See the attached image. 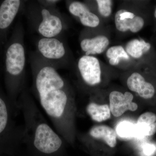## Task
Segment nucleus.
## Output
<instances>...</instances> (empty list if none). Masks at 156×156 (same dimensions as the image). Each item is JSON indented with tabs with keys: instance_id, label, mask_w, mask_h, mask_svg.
Returning a JSON list of instances; mask_svg holds the SVG:
<instances>
[{
	"instance_id": "obj_1",
	"label": "nucleus",
	"mask_w": 156,
	"mask_h": 156,
	"mask_svg": "<svg viewBox=\"0 0 156 156\" xmlns=\"http://www.w3.org/2000/svg\"><path fill=\"white\" fill-rule=\"evenodd\" d=\"M32 92L49 117L55 130L72 142L74 131L73 95L69 84L56 68L35 51L30 54Z\"/></svg>"
},
{
	"instance_id": "obj_2",
	"label": "nucleus",
	"mask_w": 156,
	"mask_h": 156,
	"mask_svg": "<svg viewBox=\"0 0 156 156\" xmlns=\"http://www.w3.org/2000/svg\"><path fill=\"white\" fill-rule=\"evenodd\" d=\"M17 104L24 119L23 145L31 156H61L64 139L48 124L27 88Z\"/></svg>"
},
{
	"instance_id": "obj_3",
	"label": "nucleus",
	"mask_w": 156,
	"mask_h": 156,
	"mask_svg": "<svg viewBox=\"0 0 156 156\" xmlns=\"http://www.w3.org/2000/svg\"><path fill=\"white\" fill-rule=\"evenodd\" d=\"M24 29L21 20L16 23L3 49L5 83L7 96L13 107L18 109V99L26 87Z\"/></svg>"
},
{
	"instance_id": "obj_4",
	"label": "nucleus",
	"mask_w": 156,
	"mask_h": 156,
	"mask_svg": "<svg viewBox=\"0 0 156 156\" xmlns=\"http://www.w3.org/2000/svg\"><path fill=\"white\" fill-rule=\"evenodd\" d=\"M23 13L30 27L40 37L61 36L67 28L65 17L57 8H46L37 1H26Z\"/></svg>"
},
{
	"instance_id": "obj_5",
	"label": "nucleus",
	"mask_w": 156,
	"mask_h": 156,
	"mask_svg": "<svg viewBox=\"0 0 156 156\" xmlns=\"http://www.w3.org/2000/svg\"><path fill=\"white\" fill-rule=\"evenodd\" d=\"M14 109L0 89V156L14 155L23 145V128L15 126L11 118Z\"/></svg>"
},
{
	"instance_id": "obj_6",
	"label": "nucleus",
	"mask_w": 156,
	"mask_h": 156,
	"mask_svg": "<svg viewBox=\"0 0 156 156\" xmlns=\"http://www.w3.org/2000/svg\"><path fill=\"white\" fill-rule=\"evenodd\" d=\"M38 54L57 70H75L76 61L63 35L55 37L39 36L35 42Z\"/></svg>"
},
{
	"instance_id": "obj_7",
	"label": "nucleus",
	"mask_w": 156,
	"mask_h": 156,
	"mask_svg": "<svg viewBox=\"0 0 156 156\" xmlns=\"http://www.w3.org/2000/svg\"><path fill=\"white\" fill-rule=\"evenodd\" d=\"M153 8L149 1L140 2L132 10L121 9L115 14V26L120 33L139 32L149 23L152 22Z\"/></svg>"
},
{
	"instance_id": "obj_8",
	"label": "nucleus",
	"mask_w": 156,
	"mask_h": 156,
	"mask_svg": "<svg viewBox=\"0 0 156 156\" xmlns=\"http://www.w3.org/2000/svg\"><path fill=\"white\" fill-rule=\"evenodd\" d=\"M126 85L128 89L142 100L156 102V70L144 66L136 65L128 75Z\"/></svg>"
},
{
	"instance_id": "obj_9",
	"label": "nucleus",
	"mask_w": 156,
	"mask_h": 156,
	"mask_svg": "<svg viewBox=\"0 0 156 156\" xmlns=\"http://www.w3.org/2000/svg\"><path fill=\"white\" fill-rule=\"evenodd\" d=\"M75 71L82 87L87 89L96 87L101 83L102 66L95 56H81L76 61Z\"/></svg>"
},
{
	"instance_id": "obj_10",
	"label": "nucleus",
	"mask_w": 156,
	"mask_h": 156,
	"mask_svg": "<svg viewBox=\"0 0 156 156\" xmlns=\"http://www.w3.org/2000/svg\"><path fill=\"white\" fill-rule=\"evenodd\" d=\"M26 1L4 0L0 4V54L9 40L11 26L17 16L23 13Z\"/></svg>"
},
{
	"instance_id": "obj_11",
	"label": "nucleus",
	"mask_w": 156,
	"mask_h": 156,
	"mask_svg": "<svg viewBox=\"0 0 156 156\" xmlns=\"http://www.w3.org/2000/svg\"><path fill=\"white\" fill-rule=\"evenodd\" d=\"M125 48L135 66H148L156 70V50L150 42L142 38L133 39Z\"/></svg>"
},
{
	"instance_id": "obj_12",
	"label": "nucleus",
	"mask_w": 156,
	"mask_h": 156,
	"mask_svg": "<svg viewBox=\"0 0 156 156\" xmlns=\"http://www.w3.org/2000/svg\"><path fill=\"white\" fill-rule=\"evenodd\" d=\"M80 44L84 55L94 56L107 50L110 40L105 35L94 34L93 29L85 28L80 34Z\"/></svg>"
},
{
	"instance_id": "obj_13",
	"label": "nucleus",
	"mask_w": 156,
	"mask_h": 156,
	"mask_svg": "<svg viewBox=\"0 0 156 156\" xmlns=\"http://www.w3.org/2000/svg\"><path fill=\"white\" fill-rule=\"evenodd\" d=\"M66 5L70 14L85 28L95 29L100 24V18L84 2L66 1Z\"/></svg>"
},
{
	"instance_id": "obj_14",
	"label": "nucleus",
	"mask_w": 156,
	"mask_h": 156,
	"mask_svg": "<svg viewBox=\"0 0 156 156\" xmlns=\"http://www.w3.org/2000/svg\"><path fill=\"white\" fill-rule=\"evenodd\" d=\"M134 95L131 92L126 91H112L109 95V107L111 112L114 116L119 117L127 111L135 112L138 105L133 101Z\"/></svg>"
},
{
	"instance_id": "obj_15",
	"label": "nucleus",
	"mask_w": 156,
	"mask_h": 156,
	"mask_svg": "<svg viewBox=\"0 0 156 156\" xmlns=\"http://www.w3.org/2000/svg\"><path fill=\"white\" fill-rule=\"evenodd\" d=\"M135 133L143 137L154 135L156 133V114L146 112L140 115L135 126Z\"/></svg>"
},
{
	"instance_id": "obj_16",
	"label": "nucleus",
	"mask_w": 156,
	"mask_h": 156,
	"mask_svg": "<svg viewBox=\"0 0 156 156\" xmlns=\"http://www.w3.org/2000/svg\"><path fill=\"white\" fill-rule=\"evenodd\" d=\"M88 135L91 138L103 140L110 147L115 148L117 145L116 132L109 126L105 125L94 126L90 129Z\"/></svg>"
},
{
	"instance_id": "obj_17",
	"label": "nucleus",
	"mask_w": 156,
	"mask_h": 156,
	"mask_svg": "<svg viewBox=\"0 0 156 156\" xmlns=\"http://www.w3.org/2000/svg\"><path fill=\"white\" fill-rule=\"evenodd\" d=\"M86 112L93 121L101 122L110 119L111 112L109 105L89 102L86 107Z\"/></svg>"
},
{
	"instance_id": "obj_18",
	"label": "nucleus",
	"mask_w": 156,
	"mask_h": 156,
	"mask_svg": "<svg viewBox=\"0 0 156 156\" xmlns=\"http://www.w3.org/2000/svg\"><path fill=\"white\" fill-rule=\"evenodd\" d=\"M105 56L109 64L113 66L119 65L123 62H128L131 57L126 52L125 47L122 45H115L108 48Z\"/></svg>"
},
{
	"instance_id": "obj_19",
	"label": "nucleus",
	"mask_w": 156,
	"mask_h": 156,
	"mask_svg": "<svg viewBox=\"0 0 156 156\" xmlns=\"http://www.w3.org/2000/svg\"><path fill=\"white\" fill-rule=\"evenodd\" d=\"M93 2L95 3L97 11L101 17L107 18L111 15L112 12V1L96 0Z\"/></svg>"
},
{
	"instance_id": "obj_20",
	"label": "nucleus",
	"mask_w": 156,
	"mask_h": 156,
	"mask_svg": "<svg viewBox=\"0 0 156 156\" xmlns=\"http://www.w3.org/2000/svg\"><path fill=\"white\" fill-rule=\"evenodd\" d=\"M117 133L119 136L123 137L132 136L135 134V126L130 123H121L117 128Z\"/></svg>"
},
{
	"instance_id": "obj_21",
	"label": "nucleus",
	"mask_w": 156,
	"mask_h": 156,
	"mask_svg": "<svg viewBox=\"0 0 156 156\" xmlns=\"http://www.w3.org/2000/svg\"><path fill=\"white\" fill-rule=\"evenodd\" d=\"M38 2L42 6L48 8H57V5L61 2L58 0H38Z\"/></svg>"
},
{
	"instance_id": "obj_22",
	"label": "nucleus",
	"mask_w": 156,
	"mask_h": 156,
	"mask_svg": "<svg viewBox=\"0 0 156 156\" xmlns=\"http://www.w3.org/2000/svg\"><path fill=\"white\" fill-rule=\"evenodd\" d=\"M154 151V147L152 145H148L145 146L144 148V153L149 155V154H153Z\"/></svg>"
},
{
	"instance_id": "obj_23",
	"label": "nucleus",
	"mask_w": 156,
	"mask_h": 156,
	"mask_svg": "<svg viewBox=\"0 0 156 156\" xmlns=\"http://www.w3.org/2000/svg\"><path fill=\"white\" fill-rule=\"evenodd\" d=\"M152 23H154V30L155 31H156V6L153 9Z\"/></svg>"
},
{
	"instance_id": "obj_24",
	"label": "nucleus",
	"mask_w": 156,
	"mask_h": 156,
	"mask_svg": "<svg viewBox=\"0 0 156 156\" xmlns=\"http://www.w3.org/2000/svg\"><path fill=\"white\" fill-rule=\"evenodd\" d=\"M1 2H2V1H0V4H1Z\"/></svg>"
}]
</instances>
